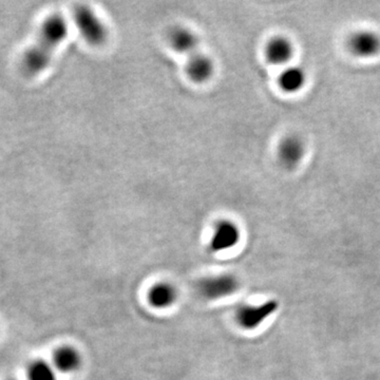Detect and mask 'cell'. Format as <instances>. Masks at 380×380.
<instances>
[{
    "mask_svg": "<svg viewBox=\"0 0 380 380\" xmlns=\"http://www.w3.org/2000/svg\"><path fill=\"white\" fill-rule=\"evenodd\" d=\"M69 35L67 20L60 14L48 16L39 29L34 43L22 58V69L27 76L35 78L43 73L53 59L56 50Z\"/></svg>",
    "mask_w": 380,
    "mask_h": 380,
    "instance_id": "1",
    "label": "cell"
},
{
    "mask_svg": "<svg viewBox=\"0 0 380 380\" xmlns=\"http://www.w3.org/2000/svg\"><path fill=\"white\" fill-rule=\"evenodd\" d=\"M72 17L80 36L87 43L101 47L107 41L109 35L107 27L92 8L87 5L76 6Z\"/></svg>",
    "mask_w": 380,
    "mask_h": 380,
    "instance_id": "2",
    "label": "cell"
},
{
    "mask_svg": "<svg viewBox=\"0 0 380 380\" xmlns=\"http://www.w3.org/2000/svg\"><path fill=\"white\" fill-rule=\"evenodd\" d=\"M239 288V282L232 275L216 276L205 278L199 283L198 290L203 298L207 300H217L234 294Z\"/></svg>",
    "mask_w": 380,
    "mask_h": 380,
    "instance_id": "3",
    "label": "cell"
},
{
    "mask_svg": "<svg viewBox=\"0 0 380 380\" xmlns=\"http://www.w3.org/2000/svg\"><path fill=\"white\" fill-rule=\"evenodd\" d=\"M241 232L238 225L230 220H222L216 224L211 240L213 253L227 251L238 244Z\"/></svg>",
    "mask_w": 380,
    "mask_h": 380,
    "instance_id": "4",
    "label": "cell"
},
{
    "mask_svg": "<svg viewBox=\"0 0 380 380\" xmlns=\"http://www.w3.org/2000/svg\"><path fill=\"white\" fill-rule=\"evenodd\" d=\"M168 43L176 53L182 55L190 56L200 50L198 35L188 27L176 26L172 28L168 34Z\"/></svg>",
    "mask_w": 380,
    "mask_h": 380,
    "instance_id": "5",
    "label": "cell"
},
{
    "mask_svg": "<svg viewBox=\"0 0 380 380\" xmlns=\"http://www.w3.org/2000/svg\"><path fill=\"white\" fill-rule=\"evenodd\" d=\"M187 76L197 84L209 82L215 73V62L213 58L199 50L192 55L188 56L186 62Z\"/></svg>",
    "mask_w": 380,
    "mask_h": 380,
    "instance_id": "6",
    "label": "cell"
},
{
    "mask_svg": "<svg viewBox=\"0 0 380 380\" xmlns=\"http://www.w3.org/2000/svg\"><path fill=\"white\" fill-rule=\"evenodd\" d=\"M278 309L276 301H267L258 307H244L238 311V323L246 330L258 328Z\"/></svg>",
    "mask_w": 380,
    "mask_h": 380,
    "instance_id": "7",
    "label": "cell"
},
{
    "mask_svg": "<svg viewBox=\"0 0 380 380\" xmlns=\"http://www.w3.org/2000/svg\"><path fill=\"white\" fill-rule=\"evenodd\" d=\"M349 48L358 57H373L380 52V36L372 31H359L349 39Z\"/></svg>",
    "mask_w": 380,
    "mask_h": 380,
    "instance_id": "8",
    "label": "cell"
},
{
    "mask_svg": "<svg viewBox=\"0 0 380 380\" xmlns=\"http://www.w3.org/2000/svg\"><path fill=\"white\" fill-rule=\"evenodd\" d=\"M304 155V144L302 140L296 136H286L280 143L279 148H278L280 163L288 169L297 167L302 161Z\"/></svg>",
    "mask_w": 380,
    "mask_h": 380,
    "instance_id": "9",
    "label": "cell"
},
{
    "mask_svg": "<svg viewBox=\"0 0 380 380\" xmlns=\"http://www.w3.org/2000/svg\"><path fill=\"white\" fill-rule=\"evenodd\" d=\"M294 54V47L290 41L283 36L274 37L265 47V56L272 65H284L290 62Z\"/></svg>",
    "mask_w": 380,
    "mask_h": 380,
    "instance_id": "10",
    "label": "cell"
},
{
    "mask_svg": "<svg viewBox=\"0 0 380 380\" xmlns=\"http://www.w3.org/2000/svg\"><path fill=\"white\" fill-rule=\"evenodd\" d=\"M54 365L62 373H72L82 365L80 353L71 346L58 349L54 355Z\"/></svg>",
    "mask_w": 380,
    "mask_h": 380,
    "instance_id": "11",
    "label": "cell"
},
{
    "mask_svg": "<svg viewBox=\"0 0 380 380\" xmlns=\"http://www.w3.org/2000/svg\"><path fill=\"white\" fill-rule=\"evenodd\" d=\"M305 80L307 76L301 68L288 67L280 74L279 86L284 92H298L304 86Z\"/></svg>",
    "mask_w": 380,
    "mask_h": 380,
    "instance_id": "12",
    "label": "cell"
},
{
    "mask_svg": "<svg viewBox=\"0 0 380 380\" xmlns=\"http://www.w3.org/2000/svg\"><path fill=\"white\" fill-rule=\"evenodd\" d=\"M149 302L157 309L170 307L176 300V290L168 283H160L151 288L148 295Z\"/></svg>",
    "mask_w": 380,
    "mask_h": 380,
    "instance_id": "13",
    "label": "cell"
},
{
    "mask_svg": "<svg viewBox=\"0 0 380 380\" xmlns=\"http://www.w3.org/2000/svg\"><path fill=\"white\" fill-rule=\"evenodd\" d=\"M29 379L30 380H56L53 367L45 361H35L29 367Z\"/></svg>",
    "mask_w": 380,
    "mask_h": 380,
    "instance_id": "14",
    "label": "cell"
}]
</instances>
